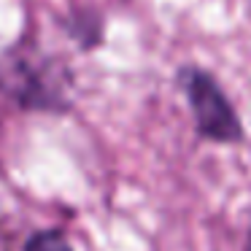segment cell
I'll use <instances>...</instances> for the list:
<instances>
[{
    "label": "cell",
    "mask_w": 251,
    "mask_h": 251,
    "mask_svg": "<svg viewBox=\"0 0 251 251\" xmlns=\"http://www.w3.org/2000/svg\"><path fill=\"white\" fill-rule=\"evenodd\" d=\"M65 71L33 49H11L0 57V89L22 108H65Z\"/></svg>",
    "instance_id": "obj_1"
},
{
    "label": "cell",
    "mask_w": 251,
    "mask_h": 251,
    "mask_svg": "<svg viewBox=\"0 0 251 251\" xmlns=\"http://www.w3.org/2000/svg\"><path fill=\"white\" fill-rule=\"evenodd\" d=\"M178 81L186 92L189 108L195 114V127L202 138L222 143H235L243 138V127L235 116V108L211 73L200 68H184L178 73Z\"/></svg>",
    "instance_id": "obj_2"
},
{
    "label": "cell",
    "mask_w": 251,
    "mask_h": 251,
    "mask_svg": "<svg viewBox=\"0 0 251 251\" xmlns=\"http://www.w3.org/2000/svg\"><path fill=\"white\" fill-rule=\"evenodd\" d=\"M25 251H73L71 243L65 240V235L57 229H44V232L33 235L25 246Z\"/></svg>",
    "instance_id": "obj_3"
},
{
    "label": "cell",
    "mask_w": 251,
    "mask_h": 251,
    "mask_svg": "<svg viewBox=\"0 0 251 251\" xmlns=\"http://www.w3.org/2000/svg\"><path fill=\"white\" fill-rule=\"evenodd\" d=\"M246 251H251V240H249V246H246Z\"/></svg>",
    "instance_id": "obj_4"
}]
</instances>
